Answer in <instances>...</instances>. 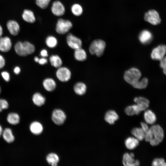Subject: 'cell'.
Wrapping results in <instances>:
<instances>
[{
  "instance_id": "obj_44",
  "label": "cell",
  "mask_w": 166,
  "mask_h": 166,
  "mask_svg": "<svg viewBox=\"0 0 166 166\" xmlns=\"http://www.w3.org/2000/svg\"><path fill=\"white\" fill-rule=\"evenodd\" d=\"M21 69L19 67L16 66L15 67L14 69V73L16 74H18L20 72Z\"/></svg>"
},
{
  "instance_id": "obj_19",
  "label": "cell",
  "mask_w": 166,
  "mask_h": 166,
  "mask_svg": "<svg viewBox=\"0 0 166 166\" xmlns=\"http://www.w3.org/2000/svg\"><path fill=\"white\" fill-rule=\"evenodd\" d=\"M31 132L34 134L38 135L41 134L43 130L42 124L38 121L32 122L30 126Z\"/></svg>"
},
{
  "instance_id": "obj_38",
  "label": "cell",
  "mask_w": 166,
  "mask_h": 166,
  "mask_svg": "<svg viewBox=\"0 0 166 166\" xmlns=\"http://www.w3.org/2000/svg\"><path fill=\"white\" fill-rule=\"evenodd\" d=\"M1 75L4 80L6 81H8L10 79V75L6 71H3L1 73Z\"/></svg>"
},
{
  "instance_id": "obj_42",
  "label": "cell",
  "mask_w": 166,
  "mask_h": 166,
  "mask_svg": "<svg viewBox=\"0 0 166 166\" xmlns=\"http://www.w3.org/2000/svg\"><path fill=\"white\" fill-rule=\"evenodd\" d=\"M160 61V66L161 68L166 65V56H164Z\"/></svg>"
},
{
  "instance_id": "obj_4",
  "label": "cell",
  "mask_w": 166,
  "mask_h": 166,
  "mask_svg": "<svg viewBox=\"0 0 166 166\" xmlns=\"http://www.w3.org/2000/svg\"><path fill=\"white\" fill-rule=\"evenodd\" d=\"M141 76V73L139 70L132 68L125 72L124 78L127 83L132 85L139 80Z\"/></svg>"
},
{
  "instance_id": "obj_29",
  "label": "cell",
  "mask_w": 166,
  "mask_h": 166,
  "mask_svg": "<svg viewBox=\"0 0 166 166\" xmlns=\"http://www.w3.org/2000/svg\"><path fill=\"white\" fill-rule=\"evenodd\" d=\"M32 101L35 105L37 106H40L44 104L45 99V97L41 94L38 93H36L33 95Z\"/></svg>"
},
{
  "instance_id": "obj_17",
  "label": "cell",
  "mask_w": 166,
  "mask_h": 166,
  "mask_svg": "<svg viewBox=\"0 0 166 166\" xmlns=\"http://www.w3.org/2000/svg\"><path fill=\"white\" fill-rule=\"evenodd\" d=\"M139 39L140 42L144 44H147L150 42L152 39V33L148 30H144L140 33Z\"/></svg>"
},
{
  "instance_id": "obj_40",
  "label": "cell",
  "mask_w": 166,
  "mask_h": 166,
  "mask_svg": "<svg viewBox=\"0 0 166 166\" xmlns=\"http://www.w3.org/2000/svg\"><path fill=\"white\" fill-rule=\"evenodd\" d=\"M5 61L3 57L0 55V69L3 68L5 65Z\"/></svg>"
},
{
  "instance_id": "obj_35",
  "label": "cell",
  "mask_w": 166,
  "mask_h": 166,
  "mask_svg": "<svg viewBox=\"0 0 166 166\" xmlns=\"http://www.w3.org/2000/svg\"><path fill=\"white\" fill-rule=\"evenodd\" d=\"M51 0H36V5L42 9H45L49 5Z\"/></svg>"
},
{
  "instance_id": "obj_18",
  "label": "cell",
  "mask_w": 166,
  "mask_h": 166,
  "mask_svg": "<svg viewBox=\"0 0 166 166\" xmlns=\"http://www.w3.org/2000/svg\"><path fill=\"white\" fill-rule=\"evenodd\" d=\"M105 121L110 124H113L118 120L119 116L117 113L113 110H109L105 116Z\"/></svg>"
},
{
  "instance_id": "obj_34",
  "label": "cell",
  "mask_w": 166,
  "mask_h": 166,
  "mask_svg": "<svg viewBox=\"0 0 166 166\" xmlns=\"http://www.w3.org/2000/svg\"><path fill=\"white\" fill-rule=\"evenodd\" d=\"M45 43L50 48L55 47L57 43L56 38L52 36H48L45 40Z\"/></svg>"
},
{
  "instance_id": "obj_12",
  "label": "cell",
  "mask_w": 166,
  "mask_h": 166,
  "mask_svg": "<svg viewBox=\"0 0 166 166\" xmlns=\"http://www.w3.org/2000/svg\"><path fill=\"white\" fill-rule=\"evenodd\" d=\"M134 155L133 153H125L123 158V164L126 166H137L140 165V162L138 160L134 158Z\"/></svg>"
},
{
  "instance_id": "obj_48",
  "label": "cell",
  "mask_w": 166,
  "mask_h": 166,
  "mask_svg": "<svg viewBox=\"0 0 166 166\" xmlns=\"http://www.w3.org/2000/svg\"><path fill=\"white\" fill-rule=\"evenodd\" d=\"M39 59V58L37 57H34V61L36 62H38Z\"/></svg>"
},
{
  "instance_id": "obj_14",
  "label": "cell",
  "mask_w": 166,
  "mask_h": 166,
  "mask_svg": "<svg viewBox=\"0 0 166 166\" xmlns=\"http://www.w3.org/2000/svg\"><path fill=\"white\" fill-rule=\"evenodd\" d=\"M12 43L10 38L7 36L0 38V50L7 52L11 49Z\"/></svg>"
},
{
  "instance_id": "obj_23",
  "label": "cell",
  "mask_w": 166,
  "mask_h": 166,
  "mask_svg": "<svg viewBox=\"0 0 166 166\" xmlns=\"http://www.w3.org/2000/svg\"><path fill=\"white\" fill-rule=\"evenodd\" d=\"M22 17L25 21L29 23H34L36 20L33 12L29 10L25 9L23 11Z\"/></svg>"
},
{
  "instance_id": "obj_24",
  "label": "cell",
  "mask_w": 166,
  "mask_h": 166,
  "mask_svg": "<svg viewBox=\"0 0 166 166\" xmlns=\"http://www.w3.org/2000/svg\"><path fill=\"white\" fill-rule=\"evenodd\" d=\"M132 134L139 141L145 139L146 133L141 128H135L131 131Z\"/></svg>"
},
{
  "instance_id": "obj_39",
  "label": "cell",
  "mask_w": 166,
  "mask_h": 166,
  "mask_svg": "<svg viewBox=\"0 0 166 166\" xmlns=\"http://www.w3.org/2000/svg\"><path fill=\"white\" fill-rule=\"evenodd\" d=\"M140 125L142 128L146 133L149 128L148 125V124L146 123L142 122L140 123Z\"/></svg>"
},
{
  "instance_id": "obj_28",
  "label": "cell",
  "mask_w": 166,
  "mask_h": 166,
  "mask_svg": "<svg viewBox=\"0 0 166 166\" xmlns=\"http://www.w3.org/2000/svg\"><path fill=\"white\" fill-rule=\"evenodd\" d=\"M7 120L10 124L13 125H15L18 124L20 122V116L16 113H10L7 115Z\"/></svg>"
},
{
  "instance_id": "obj_47",
  "label": "cell",
  "mask_w": 166,
  "mask_h": 166,
  "mask_svg": "<svg viewBox=\"0 0 166 166\" xmlns=\"http://www.w3.org/2000/svg\"><path fill=\"white\" fill-rule=\"evenodd\" d=\"M3 129L2 127L0 125V137L2 135V133L3 132Z\"/></svg>"
},
{
  "instance_id": "obj_27",
  "label": "cell",
  "mask_w": 166,
  "mask_h": 166,
  "mask_svg": "<svg viewBox=\"0 0 166 166\" xmlns=\"http://www.w3.org/2000/svg\"><path fill=\"white\" fill-rule=\"evenodd\" d=\"M73 89L76 94L82 95L86 93V86L84 83L82 82H78L75 84Z\"/></svg>"
},
{
  "instance_id": "obj_22",
  "label": "cell",
  "mask_w": 166,
  "mask_h": 166,
  "mask_svg": "<svg viewBox=\"0 0 166 166\" xmlns=\"http://www.w3.org/2000/svg\"><path fill=\"white\" fill-rule=\"evenodd\" d=\"M2 136L4 140L7 143H12L15 140L12 130L9 128H6L3 131Z\"/></svg>"
},
{
  "instance_id": "obj_13",
  "label": "cell",
  "mask_w": 166,
  "mask_h": 166,
  "mask_svg": "<svg viewBox=\"0 0 166 166\" xmlns=\"http://www.w3.org/2000/svg\"><path fill=\"white\" fill-rule=\"evenodd\" d=\"M6 26L9 32L11 35L16 36L19 33L20 27L19 24L16 21H8L7 23Z\"/></svg>"
},
{
  "instance_id": "obj_2",
  "label": "cell",
  "mask_w": 166,
  "mask_h": 166,
  "mask_svg": "<svg viewBox=\"0 0 166 166\" xmlns=\"http://www.w3.org/2000/svg\"><path fill=\"white\" fill-rule=\"evenodd\" d=\"M14 49L16 53L21 56H25L30 54L35 51L34 45L26 41L23 42H18L15 45Z\"/></svg>"
},
{
  "instance_id": "obj_6",
  "label": "cell",
  "mask_w": 166,
  "mask_h": 166,
  "mask_svg": "<svg viewBox=\"0 0 166 166\" xmlns=\"http://www.w3.org/2000/svg\"><path fill=\"white\" fill-rule=\"evenodd\" d=\"M144 20L153 25L160 24L161 22L158 13L155 10H151L146 12L144 16Z\"/></svg>"
},
{
  "instance_id": "obj_43",
  "label": "cell",
  "mask_w": 166,
  "mask_h": 166,
  "mask_svg": "<svg viewBox=\"0 0 166 166\" xmlns=\"http://www.w3.org/2000/svg\"><path fill=\"white\" fill-rule=\"evenodd\" d=\"M41 55L43 57H45L48 56L47 51L45 49L42 50L40 52Z\"/></svg>"
},
{
  "instance_id": "obj_45",
  "label": "cell",
  "mask_w": 166,
  "mask_h": 166,
  "mask_svg": "<svg viewBox=\"0 0 166 166\" xmlns=\"http://www.w3.org/2000/svg\"><path fill=\"white\" fill-rule=\"evenodd\" d=\"M161 68L162 69L164 73L166 75V65L163 66Z\"/></svg>"
},
{
  "instance_id": "obj_5",
  "label": "cell",
  "mask_w": 166,
  "mask_h": 166,
  "mask_svg": "<svg viewBox=\"0 0 166 166\" xmlns=\"http://www.w3.org/2000/svg\"><path fill=\"white\" fill-rule=\"evenodd\" d=\"M72 26V24L70 21L60 18L56 23V31L58 34H65L69 32Z\"/></svg>"
},
{
  "instance_id": "obj_49",
  "label": "cell",
  "mask_w": 166,
  "mask_h": 166,
  "mask_svg": "<svg viewBox=\"0 0 166 166\" xmlns=\"http://www.w3.org/2000/svg\"><path fill=\"white\" fill-rule=\"evenodd\" d=\"M1 88L0 87V93H1Z\"/></svg>"
},
{
  "instance_id": "obj_16",
  "label": "cell",
  "mask_w": 166,
  "mask_h": 166,
  "mask_svg": "<svg viewBox=\"0 0 166 166\" xmlns=\"http://www.w3.org/2000/svg\"><path fill=\"white\" fill-rule=\"evenodd\" d=\"M134 101L140 108L141 111L146 110L149 106V101L145 97H136L134 99Z\"/></svg>"
},
{
  "instance_id": "obj_10",
  "label": "cell",
  "mask_w": 166,
  "mask_h": 166,
  "mask_svg": "<svg viewBox=\"0 0 166 166\" xmlns=\"http://www.w3.org/2000/svg\"><path fill=\"white\" fill-rule=\"evenodd\" d=\"M66 39L68 45L71 48L75 50L81 47L82 45L81 40L72 34H68Z\"/></svg>"
},
{
  "instance_id": "obj_31",
  "label": "cell",
  "mask_w": 166,
  "mask_h": 166,
  "mask_svg": "<svg viewBox=\"0 0 166 166\" xmlns=\"http://www.w3.org/2000/svg\"><path fill=\"white\" fill-rule=\"evenodd\" d=\"M49 61L51 65L55 68L61 67L62 62L60 57L57 55H52L49 57Z\"/></svg>"
},
{
  "instance_id": "obj_26",
  "label": "cell",
  "mask_w": 166,
  "mask_h": 166,
  "mask_svg": "<svg viewBox=\"0 0 166 166\" xmlns=\"http://www.w3.org/2000/svg\"><path fill=\"white\" fill-rule=\"evenodd\" d=\"M74 57L76 60L79 61H83L87 58L85 51L81 47L75 49Z\"/></svg>"
},
{
  "instance_id": "obj_20",
  "label": "cell",
  "mask_w": 166,
  "mask_h": 166,
  "mask_svg": "<svg viewBox=\"0 0 166 166\" xmlns=\"http://www.w3.org/2000/svg\"><path fill=\"white\" fill-rule=\"evenodd\" d=\"M139 140L135 137H129L125 141L126 147L129 149L132 150L136 148L139 145Z\"/></svg>"
},
{
  "instance_id": "obj_8",
  "label": "cell",
  "mask_w": 166,
  "mask_h": 166,
  "mask_svg": "<svg viewBox=\"0 0 166 166\" xmlns=\"http://www.w3.org/2000/svg\"><path fill=\"white\" fill-rule=\"evenodd\" d=\"M71 75L70 70L64 67L58 68L56 72V75L58 79L63 82L69 81L71 78Z\"/></svg>"
},
{
  "instance_id": "obj_32",
  "label": "cell",
  "mask_w": 166,
  "mask_h": 166,
  "mask_svg": "<svg viewBox=\"0 0 166 166\" xmlns=\"http://www.w3.org/2000/svg\"><path fill=\"white\" fill-rule=\"evenodd\" d=\"M148 82V79L146 78H144L140 81L139 80L133 84L132 86L138 89H144L147 86Z\"/></svg>"
},
{
  "instance_id": "obj_33",
  "label": "cell",
  "mask_w": 166,
  "mask_h": 166,
  "mask_svg": "<svg viewBox=\"0 0 166 166\" xmlns=\"http://www.w3.org/2000/svg\"><path fill=\"white\" fill-rule=\"evenodd\" d=\"M71 11L74 15L79 16L82 14L83 10L81 5L77 3H75L72 6Z\"/></svg>"
},
{
  "instance_id": "obj_37",
  "label": "cell",
  "mask_w": 166,
  "mask_h": 166,
  "mask_svg": "<svg viewBox=\"0 0 166 166\" xmlns=\"http://www.w3.org/2000/svg\"><path fill=\"white\" fill-rule=\"evenodd\" d=\"M9 104L7 101L5 99H0V112L5 109L8 108Z\"/></svg>"
},
{
  "instance_id": "obj_7",
  "label": "cell",
  "mask_w": 166,
  "mask_h": 166,
  "mask_svg": "<svg viewBox=\"0 0 166 166\" xmlns=\"http://www.w3.org/2000/svg\"><path fill=\"white\" fill-rule=\"evenodd\" d=\"M166 53V46L160 45L154 48L151 54L152 58L154 60L160 61Z\"/></svg>"
},
{
  "instance_id": "obj_1",
  "label": "cell",
  "mask_w": 166,
  "mask_h": 166,
  "mask_svg": "<svg viewBox=\"0 0 166 166\" xmlns=\"http://www.w3.org/2000/svg\"><path fill=\"white\" fill-rule=\"evenodd\" d=\"M164 137V131L159 124H153L149 128L146 133L145 140L152 146L159 144L163 140Z\"/></svg>"
},
{
  "instance_id": "obj_9",
  "label": "cell",
  "mask_w": 166,
  "mask_h": 166,
  "mask_svg": "<svg viewBox=\"0 0 166 166\" xmlns=\"http://www.w3.org/2000/svg\"><path fill=\"white\" fill-rule=\"evenodd\" d=\"M52 119L55 124L58 125H61L64 123L65 120L66 116L62 110L57 109L53 111Z\"/></svg>"
},
{
  "instance_id": "obj_3",
  "label": "cell",
  "mask_w": 166,
  "mask_h": 166,
  "mask_svg": "<svg viewBox=\"0 0 166 166\" xmlns=\"http://www.w3.org/2000/svg\"><path fill=\"white\" fill-rule=\"evenodd\" d=\"M106 46L105 42L101 39L93 41L90 44L89 50L90 53L101 57L103 54Z\"/></svg>"
},
{
  "instance_id": "obj_21",
  "label": "cell",
  "mask_w": 166,
  "mask_h": 166,
  "mask_svg": "<svg viewBox=\"0 0 166 166\" xmlns=\"http://www.w3.org/2000/svg\"><path fill=\"white\" fill-rule=\"evenodd\" d=\"M43 85L45 89L49 92L54 90L56 86L55 81L51 78H47L44 80Z\"/></svg>"
},
{
  "instance_id": "obj_25",
  "label": "cell",
  "mask_w": 166,
  "mask_h": 166,
  "mask_svg": "<svg viewBox=\"0 0 166 166\" xmlns=\"http://www.w3.org/2000/svg\"><path fill=\"white\" fill-rule=\"evenodd\" d=\"M141 112L139 106L136 105L129 106L125 109V113L128 115L132 116L139 115Z\"/></svg>"
},
{
  "instance_id": "obj_41",
  "label": "cell",
  "mask_w": 166,
  "mask_h": 166,
  "mask_svg": "<svg viewBox=\"0 0 166 166\" xmlns=\"http://www.w3.org/2000/svg\"><path fill=\"white\" fill-rule=\"evenodd\" d=\"M47 60L45 57H42L39 59L38 63L41 65H44L47 62Z\"/></svg>"
},
{
  "instance_id": "obj_30",
  "label": "cell",
  "mask_w": 166,
  "mask_h": 166,
  "mask_svg": "<svg viewBox=\"0 0 166 166\" xmlns=\"http://www.w3.org/2000/svg\"><path fill=\"white\" fill-rule=\"evenodd\" d=\"M46 160L49 164L52 166H56L59 161V157L56 154L51 153L47 155Z\"/></svg>"
},
{
  "instance_id": "obj_15",
  "label": "cell",
  "mask_w": 166,
  "mask_h": 166,
  "mask_svg": "<svg viewBox=\"0 0 166 166\" xmlns=\"http://www.w3.org/2000/svg\"><path fill=\"white\" fill-rule=\"evenodd\" d=\"M144 117L146 123L149 124H154L157 120L155 113L150 109H147L145 110L144 114Z\"/></svg>"
},
{
  "instance_id": "obj_36",
  "label": "cell",
  "mask_w": 166,
  "mask_h": 166,
  "mask_svg": "<svg viewBox=\"0 0 166 166\" xmlns=\"http://www.w3.org/2000/svg\"><path fill=\"white\" fill-rule=\"evenodd\" d=\"M152 165L153 166H166V162L163 158H158L153 160Z\"/></svg>"
},
{
  "instance_id": "obj_46",
  "label": "cell",
  "mask_w": 166,
  "mask_h": 166,
  "mask_svg": "<svg viewBox=\"0 0 166 166\" xmlns=\"http://www.w3.org/2000/svg\"><path fill=\"white\" fill-rule=\"evenodd\" d=\"M3 34L2 28L1 26L0 25V38L1 37Z\"/></svg>"
},
{
  "instance_id": "obj_11",
  "label": "cell",
  "mask_w": 166,
  "mask_h": 166,
  "mask_svg": "<svg viewBox=\"0 0 166 166\" xmlns=\"http://www.w3.org/2000/svg\"><path fill=\"white\" fill-rule=\"evenodd\" d=\"M51 10L54 15L60 16L63 15L65 14V8L64 5L60 1H56L52 3Z\"/></svg>"
}]
</instances>
